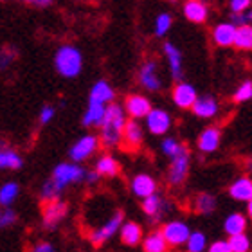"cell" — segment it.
Listing matches in <instances>:
<instances>
[{
	"label": "cell",
	"mask_w": 252,
	"mask_h": 252,
	"mask_svg": "<svg viewBox=\"0 0 252 252\" xmlns=\"http://www.w3.org/2000/svg\"><path fill=\"white\" fill-rule=\"evenodd\" d=\"M99 179H101V177L95 173V171H87V173H85L83 182H87V184H95V182H97Z\"/></svg>",
	"instance_id": "obj_46"
},
{
	"label": "cell",
	"mask_w": 252,
	"mask_h": 252,
	"mask_svg": "<svg viewBox=\"0 0 252 252\" xmlns=\"http://www.w3.org/2000/svg\"><path fill=\"white\" fill-rule=\"evenodd\" d=\"M16 2H22V4L27 5H34V7H47L54 2V0H16Z\"/></svg>",
	"instance_id": "obj_45"
},
{
	"label": "cell",
	"mask_w": 252,
	"mask_h": 252,
	"mask_svg": "<svg viewBox=\"0 0 252 252\" xmlns=\"http://www.w3.org/2000/svg\"><path fill=\"white\" fill-rule=\"evenodd\" d=\"M160 234L166 240L168 247H182L188 242L189 234H191V229L186 221L182 220H171L166 221L162 227H160Z\"/></svg>",
	"instance_id": "obj_4"
},
{
	"label": "cell",
	"mask_w": 252,
	"mask_h": 252,
	"mask_svg": "<svg viewBox=\"0 0 252 252\" xmlns=\"http://www.w3.org/2000/svg\"><path fill=\"white\" fill-rule=\"evenodd\" d=\"M232 47L240 49V51H251L252 49V27H236V34H234V43Z\"/></svg>",
	"instance_id": "obj_29"
},
{
	"label": "cell",
	"mask_w": 252,
	"mask_h": 252,
	"mask_svg": "<svg viewBox=\"0 0 252 252\" xmlns=\"http://www.w3.org/2000/svg\"><path fill=\"white\" fill-rule=\"evenodd\" d=\"M78 2H87V0H78Z\"/></svg>",
	"instance_id": "obj_47"
},
{
	"label": "cell",
	"mask_w": 252,
	"mask_h": 252,
	"mask_svg": "<svg viewBox=\"0 0 252 252\" xmlns=\"http://www.w3.org/2000/svg\"><path fill=\"white\" fill-rule=\"evenodd\" d=\"M144 141V130L139 121H133V119H126L125 128H123V137H121V144H125V148L128 152H135L139 150Z\"/></svg>",
	"instance_id": "obj_11"
},
{
	"label": "cell",
	"mask_w": 252,
	"mask_h": 252,
	"mask_svg": "<svg viewBox=\"0 0 252 252\" xmlns=\"http://www.w3.org/2000/svg\"><path fill=\"white\" fill-rule=\"evenodd\" d=\"M142 251L144 252H168L169 247L166 240L162 238L160 231H153L148 236L142 238Z\"/></svg>",
	"instance_id": "obj_28"
},
{
	"label": "cell",
	"mask_w": 252,
	"mask_h": 252,
	"mask_svg": "<svg viewBox=\"0 0 252 252\" xmlns=\"http://www.w3.org/2000/svg\"><path fill=\"white\" fill-rule=\"evenodd\" d=\"M121 242L128 247H135L142 242L144 238V232H142V227L135 221H123L121 225Z\"/></svg>",
	"instance_id": "obj_23"
},
{
	"label": "cell",
	"mask_w": 252,
	"mask_h": 252,
	"mask_svg": "<svg viewBox=\"0 0 252 252\" xmlns=\"http://www.w3.org/2000/svg\"><path fill=\"white\" fill-rule=\"evenodd\" d=\"M123 110L130 119L133 121H139V119H144L148 116V112L152 110V103L146 95L141 94H130L125 99V105H123Z\"/></svg>",
	"instance_id": "obj_8"
},
{
	"label": "cell",
	"mask_w": 252,
	"mask_h": 252,
	"mask_svg": "<svg viewBox=\"0 0 252 252\" xmlns=\"http://www.w3.org/2000/svg\"><path fill=\"white\" fill-rule=\"evenodd\" d=\"M105 110H106L105 105L89 103V106H87V110H85V114H83V119H81L83 126H87V128H94V126L99 128L101 121H103V117H105Z\"/></svg>",
	"instance_id": "obj_27"
},
{
	"label": "cell",
	"mask_w": 252,
	"mask_h": 252,
	"mask_svg": "<svg viewBox=\"0 0 252 252\" xmlns=\"http://www.w3.org/2000/svg\"><path fill=\"white\" fill-rule=\"evenodd\" d=\"M234 34H236V27L231 22H221V24H216L213 29V42L218 47H232Z\"/></svg>",
	"instance_id": "obj_19"
},
{
	"label": "cell",
	"mask_w": 252,
	"mask_h": 252,
	"mask_svg": "<svg viewBox=\"0 0 252 252\" xmlns=\"http://www.w3.org/2000/svg\"><path fill=\"white\" fill-rule=\"evenodd\" d=\"M251 97H252V81L247 79V81H243V83L238 87V90L234 92V95H232V99L236 101V103H245V101H249Z\"/></svg>",
	"instance_id": "obj_38"
},
{
	"label": "cell",
	"mask_w": 252,
	"mask_h": 252,
	"mask_svg": "<svg viewBox=\"0 0 252 252\" xmlns=\"http://www.w3.org/2000/svg\"><path fill=\"white\" fill-rule=\"evenodd\" d=\"M67 204L65 202H62V200H54V202H47V204L43 205V225H45V229H49V231H53V229H56V227L60 225L63 221V218L67 216Z\"/></svg>",
	"instance_id": "obj_10"
},
{
	"label": "cell",
	"mask_w": 252,
	"mask_h": 252,
	"mask_svg": "<svg viewBox=\"0 0 252 252\" xmlns=\"http://www.w3.org/2000/svg\"><path fill=\"white\" fill-rule=\"evenodd\" d=\"M139 83L148 90V92H158L162 89V81H160V76H158V67L157 62H146L139 70Z\"/></svg>",
	"instance_id": "obj_12"
},
{
	"label": "cell",
	"mask_w": 252,
	"mask_h": 252,
	"mask_svg": "<svg viewBox=\"0 0 252 252\" xmlns=\"http://www.w3.org/2000/svg\"><path fill=\"white\" fill-rule=\"evenodd\" d=\"M252 0H229V7L232 13H243V11L251 9Z\"/></svg>",
	"instance_id": "obj_42"
},
{
	"label": "cell",
	"mask_w": 252,
	"mask_h": 252,
	"mask_svg": "<svg viewBox=\"0 0 252 252\" xmlns=\"http://www.w3.org/2000/svg\"><path fill=\"white\" fill-rule=\"evenodd\" d=\"M218 101L213 97V95H198L194 105L191 106V110L196 117L200 119H211L218 114Z\"/></svg>",
	"instance_id": "obj_18"
},
{
	"label": "cell",
	"mask_w": 252,
	"mask_h": 252,
	"mask_svg": "<svg viewBox=\"0 0 252 252\" xmlns=\"http://www.w3.org/2000/svg\"><path fill=\"white\" fill-rule=\"evenodd\" d=\"M60 194H62V191L51 182V179L42 186V191H40V196H42V200L45 204L47 202H54V200H60Z\"/></svg>",
	"instance_id": "obj_37"
},
{
	"label": "cell",
	"mask_w": 252,
	"mask_h": 252,
	"mask_svg": "<svg viewBox=\"0 0 252 252\" xmlns=\"http://www.w3.org/2000/svg\"><path fill=\"white\" fill-rule=\"evenodd\" d=\"M184 16L193 24H204L209 16V9L202 0H188L184 4Z\"/></svg>",
	"instance_id": "obj_21"
},
{
	"label": "cell",
	"mask_w": 252,
	"mask_h": 252,
	"mask_svg": "<svg viewBox=\"0 0 252 252\" xmlns=\"http://www.w3.org/2000/svg\"><path fill=\"white\" fill-rule=\"evenodd\" d=\"M216 209V198L211 193H200L194 198V211L200 215H211Z\"/></svg>",
	"instance_id": "obj_31"
},
{
	"label": "cell",
	"mask_w": 252,
	"mask_h": 252,
	"mask_svg": "<svg viewBox=\"0 0 252 252\" xmlns=\"http://www.w3.org/2000/svg\"><path fill=\"white\" fill-rule=\"evenodd\" d=\"M171 26H173V18H171V15H168V13H160V15L157 16V20H155V34H157L158 38L166 36L168 31L171 29Z\"/></svg>",
	"instance_id": "obj_35"
},
{
	"label": "cell",
	"mask_w": 252,
	"mask_h": 252,
	"mask_svg": "<svg viewBox=\"0 0 252 252\" xmlns=\"http://www.w3.org/2000/svg\"><path fill=\"white\" fill-rule=\"evenodd\" d=\"M18 194H20V186L16 184V182H5L0 188V205L11 207L13 202L18 198Z\"/></svg>",
	"instance_id": "obj_30"
},
{
	"label": "cell",
	"mask_w": 252,
	"mask_h": 252,
	"mask_svg": "<svg viewBox=\"0 0 252 252\" xmlns=\"http://www.w3.org/2000/svg\"><path fill=\"white\" fill-rule=\"evenodd\" d=\"M85 173H87V169H85L81 164L62 162V164H58V166L53 169V177H51V182H53V184L56 186L60 191H63V189H67L68 186L83 182Z\"/></svg>",
	"instance_id": "obj_3"
},
{
	"label": "cell",
	"mask_w": 252,
	"mask_h": 252,
	"mask_svg": "<svg viewBox=\"0 0 252 252\" xmlns=\"http://www.w3.org/2000/svg\"><path fill=\"white\" fill-rule=\"evenodd\" d=\"M54 67H56V72L63 78H76L83 70V54L78 47L65 43L54 54Z\"/></svg>",
	"instance_id": "obj_2"
},
{
	"label": "cell",
	"mask_w": 252,
	"mask_h": 252,
	"mask_svg": "<svg viewBox=\"0 0 252 252\" xmlns=\"http://www.w3.org/2000/svg\"><path fill=\"white\" fill-rule=\"evenodd\" d=\"M231 252H251V238L247 234H238L227 240Z\"/></svg>",
	"instance_id": "obj_33"
},
{
	"label": "cell",
	"mask_w": 252,
	"mask_h": 252,
	"mask_svg": "<svg viewBox=\"0 0 252 252\" xmlns=\"http://www.w3.org/2000/svg\"><path fill=\"white\" fill-rule=\"evenodd\" d=\"M247 229V216L242 213H231L223 221V231L231 236H238V234H245Z\"/></svg>",
	"instance_id": "obj_26"
},
{
	"label": "cell",
	"mask_w": 252,
	"mask_h": 252,
	"mask_svg": "<svg viewBox=\"0 0 252 252\" xmlns=\"http://www.w3.org/2000/svg\"><path fill=\"white\" fill-rule=\"evenodd\" d=\"M123 221H125V215H123V211H117L116 215L108 218V220L99 227V229H95V231L90 232V243L94 245V247H101L105 242H108L110 238H114L119 231V227L123 225Z\"/></svg>",
	"instance_id": "obj_7"
},
{
	"label": "cell",
	"mask_w": 252,
	"mask_h": 252,
	"mask_svg": "<svg viewBox=\"0 0 252 252\" xmlns=\"http://www.w3.org/2000/svg\"><path fill=\"white\" fill-rule=\"evenodd\" d=\"M24 158L18 152L9 148L5 142H0V169H20Z\"/></svg>",
	"instance_id": "obj_24"
},
{
	"label": "cell",
	"mask_w": 252,
	"mask_h": 252,
	"mask_svg": "<svg viewBox=\"0 0 252 252\" xmlns=\"http://www.w3.org/2000/svg\"><path fill=\"white\" fill-rule=\"evenodd\" d=\"M16 56H18V51L15 47H11V45H5V47L0 49V72L7 70L15 63Z\"/></svg>",
	"instance_id": "obj_34"
},
{
	"label": "cell",
	"mask_w": 252,
	"mask_h": 252,
	"mask_svg": "<svg viewBox=\"0 0 252 252\" xmlns=\"http://www.w3.org/2000/svg\"><path fill=\"white\" fill-rule=\"evenodd\" d=\"M116 99V92L112 89V85L105 79L95 81V85L90 89L89 94V103H99V105H110Z\"/></svg>",
	"instance_id": "obj_17"
},
{
	"label": "cell",
	"mask_w": 252,
	"mask_h": 252,
	"mask_svg": "<svg viewBox=\"0 0 252 252\" xmlns=\"http://www.w3.org/2000/svg\"><path fill=\"white\" fill-rule=\"evenodd\" d=\"M207 252H231V249H229V243L225 240H216L207 247Z\"/></svg>",
	"instance_id": "obj_43"
},
{
	"label": "cell",
	"mask_w": 252,
	"mask_h": 252,
	"mask_svg": "<svg viewBox=\"0 0 252 252\" xmlns=\"http://www.w3.org/2000/svg\"><path fill=\"white\" fill-rule=\"evenodd\" d=\"M251 18H252V13L251 9L249 11H243V13H231V24L234 27H247L251 26Z\"/></svg>",
	"instance_id": "obj_39"
},
{
	"label": "cell",
	"mask_w": 252,
	"mask_h": 252,
	"mask_svg": "<svg viewBox=\"0 0 252 252\" xmlns=\"http://www.w3.org/2000/svg\"><path fill=\"white\" fill-rule=\"evenodd\" d=\"M169 168H168V182L171 186L184 184L189 175V150L182 148L173 158H169Z\"/></svg>",
	"instance_id": "obj_6"
},
{
	"label": "cell",
	"mask_w": 252,
	"mask_h": 252,
	"mask_svg": "<svg viewBox=\"0 0 252 252\" xmlns=\"http://www.w3.org/2000/svg\"><path fill=\"white\" fill-rule=\"evenodd\" d=\"M54 116H56V108L51 105H45L42 110H40V117H38V119H40L42 125H49V123L54 119Z\"/></svg>",
	"instance_id": "obj_41"
},
{
	"label": "cell",
	"mask_w": 252,
	"mask_h": 252,
	"mask_svg": "<svg viewBox=\"0 0 252 252\" xmlns=\"http://www.w3.org/2000/svg\"><path fill=\"white\" fill-rule=\"evenodd\" d=\"M125 123H126V114L121 105H117V103L106 105L105 117H103V121L99 125V135H97L99 146H105V148L121 146Z\"/></svg>",
	"instance_id": "obj_1"
},
{
	"label": "cell",
	"mask_w": 252,
	"mask_h": 252,
	"mask_svg": "<svg viewBox=\"0 0 252 252\" xmlns=\"http://www.w3.org/2000/svg\"><path fill=\"white\" fill-rule=\"evenodd\" d=\"M169 202L160 194H150L148 198L142 200V211L146 213L153 221H160L166 216V213L169 211Z\"/></svg>",
	"instance_id": "obj_13"
},
{
	"label": "cell",
	"mask_w": 252,
	"mask_h": 252,
	"mask_svg": "<svg viewBox=\"0 0 252 252\" xmlns=\"http://www.w3.org/2000/svg\"><path fill=\"white\" fill-rule=\"evenodd\" d=\"M229 196L238 202H251L252 200V180L249 177H240L229 186Z\"/></svg>",
	"instance_id": "obj_22"
},
{
	"label": "cell",
	"mask_w": 252,
	"mask_h": 252,
	"mask_svg": "<svg viewBox=\"0 0 252 252\" xmlns=\"http://www.w3.org/2000/svg\"><path fill=\"white\" fill-rule=\"evenodd\" d=\"M130 191L135 194L137 198H148L150 194L157 193V180L153 179L150 173H139L135 175L130 182Z\"/></svg>",
	"instance_id": "obj_14"
},
{
	"label": "cell",
	"mask_w": 252,
	"mask_h": 252,
	"mask_svg": "<svg viewBox=\"0 0 252 252\" xmlns=\"http://www.w3.org/2000/svg\"><path fill=\"white\" fill-rule=\"evenodd\" d=\"M220 142H221L220 128L209 126V128H205V130L198 135L196 146H198V150L202 153H215L216 150L220 148Z\"/></svg>",
	"instance_id": "obj_16"
},
{
	"label": "cell",
	"mask_w": 252,
	"mask_h": 252,
	"mask_svg": "<svg viewBox=\"0 0 252 252\" xmlns=\"http://www.w3.org/2000/svg\"><path fill=\"white\" fill-rule=\"evenodd\" d=\"M198 94H196V89H194L191 83H186V81H180L179 85H175L173 89V103L182 110H188L194 105Z\"/></svg>",
	"instance_id": "obj_15"
},
{
	"label": "cell",
	"mask_w": 252,
	"mask_h": 252,
	"mask_svg": "<svg viewBox=\"0 0 252 252\" xmlns=\"http://www.w3.org/2000/svg\"><path fill=\"white\" fill-rule=\"evenodd\" d=\"M16 220H18V215H16V211L11 209V207H5L4 213L0 215V227H9V225H13Z\"/></svg>",
	"instance_id": "obj_40"
},
{
	"label": "cell",
	"mask_w": 252,
	"mask_h": 252,
	"mask_svg": "<svg viewBox=\"0 0 252 252\" xmlns=\"http://www.w3.org/2000/svg\"><path fill=\"white\" fill-rule=\"evenodd\" d=\"M94 171L99 175V177H108V179H112V177H117V175H119L121 164H119L117 158H114L112 155L105 153V155H101V157L97 158Z\"/></svg>",
	"instance_id": "obj_25"
},
{
	"label": "cell",
	"mask_w": 252,
	"mask_h": 252,
	"mask_svg": "<svg viewBox=\"0 0 252 252\" xmlns=\"http://www.w3.org/2000/svg\"><path fill=\"white\" fill-rule=\"evenodd\" d=\"M31 252H56V247L51 242H38L32 245Z\"/></svg>",
	"instance_id": "obj_44"
},
{
	"label": "cell",
	"mask_w": 252,
	"mask_h": 252,
	"mask_svg": "<svg viewBox=\"0 0 252 252\" xmlns=\"http://www.w3.org/2000/svg\"><path fill=\"white\" fill-rule=\"evenodd\" d=\"M162 51H164V56H166V60H168L171 78L180 79V78H182V53H180L179 47H177V45H173L171 42L164 43Z\"/></svg>",
	"instance_id": "obj_20"
},
{
	"label": "cell",
	"mask_w": 252,
	"mask_h": 252,
	"mask_svg": "<svg viewBox=\"0 0 252 252\" xmlns=\"http://www.w3.org/2000/svg\"><path fill=\"white\" fill-rule=\"evenodd\" d=\"M97 150H99V139H97V135L87 133V135L79 137L78 141L74 142L70 152H68V157H70V160L74 164H79L92 157Z\"/></svg>",
	"instance_id": "obj_5"
},
{
	"label": "cell",
	"mask_w": 252,
	"mask_h": 252,
	"mask_svg": "<svg viewBox=\"0 0 252 252\" xmlns=\"http://www.w3.org/2000/svg\"><path fill=\"white\" fill-rule=\"evenodd\" d=\"M144 119H146L148 131L152 135H166L171 128V116L162 108H152Z\"/></svg>",
	"instance_id": "obj_9"
},
{
	"label": "cell",
	"mask_w": 252,
	"mask_h": 252,
	"mask_svg": "<svg viewBox=\"0 0 252 252\" xmlns=\"http://www.w3.org/2000/svg\"><path fill=\"white\" fill-rule=\"evenodd\" d=\"M182 148H184V144H182V142H179L177 139H173V137H166V139L162 141V144H160V150H162V153L169 158H173L175 155L182 150Z\"/></svg>",
	"instance_id": "obj_36"
},
{
	"label": "cell",
	"mask_w": 252,
	"mask_h": 252,
	"mask_svg": "<svg viewBox=\"0 0 252 252\" xmlns=\"http://www.w3.org/2000/svg\"><path fill=\"white\" fill-rule=\"evenodd\" d=\"M207 247V236L204 232L194 231L189 234L188 242H186V251L188 252H204Z\"/></svg>",
	"instance_id": "obj_32"
},
{
	"label": "cell",
	"mask_w": 252,
	"mask_h": 252,
	"mask_svg": "<svg viewBox=\"0 0 252 252\" xmlns=\"http://www.w3.org/2000/svg\"><path fill=\"white\" fill-rule=\"evenodd\" d=\"M0 215H2V211H0Z\"/></svg>",
	"instance_id": "obj_48"
}]
</instances>
